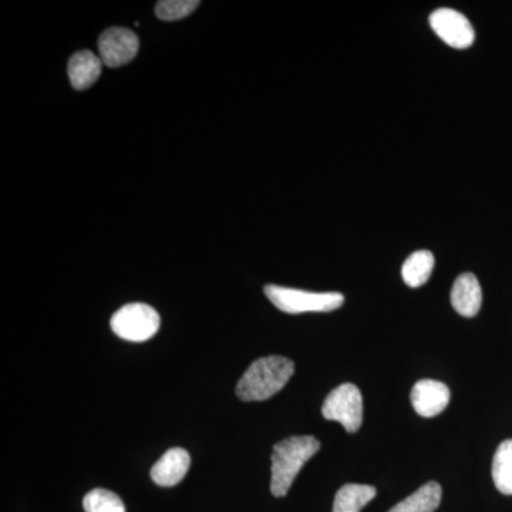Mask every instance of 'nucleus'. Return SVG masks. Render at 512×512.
I'll use <instances>...</instances> for the list:
<instances>
[{
  "label": "nucleus",
  "instance_id": "10",
  "mask_svg": "<svg viewBox=\"0 0 512 512\" xmlns=\"http://www.w3.org/2000/svg\"><path fill=\"white\" fill-rule=\"evenodd\" d=\"M451 305L458 315L464 318H474L481 309L483 303V291L480 282L474 274L458 276L451 289Z\"/></svg>",
  "mask_w": 512,
  "mask_h": 512
},
{
  "label": "nucleus",
  "instance_id": "6",
  "mask_svg": "<svg viewBox=\"0 0 512 512\" xmlns=\"http://www.w3.org/2000/svg\"><path fill=\"white\" fill-rule=\"evenodd\" d=\"M430 26L446 45L454 49H468L476 40L470 20L454 9L441 8L431 13Z\"/></svg>",
  "mask_w": 512,
  "mask_h": 512
},
{
  "label": "nucleus",
  "instance_id": "12",
  "mask_svg": "<svg viewBox=\"0 0 512 512\" xmlns=\"http://www.w3.org/2000/svg\"><path fill=\"white\" fill-rule=\"evenodd\" d=\"M441 485L436 481L424 484L416 493L394 505L389 512H434L441 503Z\"/></svg>",
  "mask_w": 512,
  "mask_h": 512
},
{
  "label": "nucleus",
  "instance_id": "9",
  "mask_svg": "<svg viewBox=\"0 0 512 512\" xmlns=\"http://www.w3.org/2000/svg\"><path fill=\"white\" fill-rule=\"evenodd\" d=\"M190 466L191 457L187 450L180 447L170 448L151 468V480L160 487H174L184 480Z\"/></svg>",
  "mask_w": 512,
  "mask_h": 512
},
{
  "label": "nucleus",
  "instance_id": "17",
  "mask_svg": "<svg viewBox=\"0 0 512 512\" xmlns=\"http://www.w3.org/2000/svg\"><path fill=\"white\" fill-rule=\"evenodd\" d=\"M200 6L198 0H161L156 6V15L165 22H174L190 16Z\"/></svg>",
  "mask_w": 512,
  "mask_h": 512
},
{
  "label": "nucleus",
  "instance_id": "8",
  "mask_svg": "<svg viewBox=\"0 0 512 512\" xmlns=\"http://www.w3.org/2000/svg\"><path fill=\"white\" fill-rule=\"evenodd\" d=\"M451 393L446 384L437 382V380H420L414 384L410 400H412L413 409L421 417H436L443 413L450 403Z\"/></svg>",
  "mask_w": 512,
  "mask_h": 512
},
{
  "label": "nucleus",
  "instance_id": "14",
  "mask_svg": "<svg viewBox=\"0 0 512 512\" xmlns=\"http://www.w3.org/2000/svg\"><path fill=\"white\" fill-rule=\"evenodd\" d=\"M434 268V255L430 251H417L403 264L404 284L410 288H420L429 281Z\"/></svg>",
  "mask_w": 512,
  "mask_h": 512
},
{
  "label": "nucleus",
  "instance_id": "16",
  "mask_svg": "<svg viewBox=\"0 0 512 512\" xmlns=\"http://www.w3.org/2000/svg\"><path fill=\"white\" fill-rule=\"evenodd\" d=\"M83 508L86 512H126V507L119 495L104 488H96L86 494Z\"/></svg>",
  "mask_w": 512,
  "mask_h": 512
},
{
  "label": "nucleus",
  "instance_id": "15",
  "mask_svg": "<svg viewBox=\"0 0 512 512\" xmlns=\"http://www.w3.org/2000/svg\"><path fill=\"white\" fill-rule=\"evenodd\" d=\"M493 480L504 495H512V439L500 444L494 454Z\"/></svg>",
  "mask_w": 512,
  "mask_h": 512
},
{
  "label": "nucleus",
  "instance_id": "4",
  "mask_svg": "<svg viewBox=\"0 0 512 512\" xmlns=\"http://www.w3.org/2000/svg\"><path fill=\"white\" fill-rule=\"evenodd\" d=\"M160 315L146 303H128L111 318V329L128 342H146L160 329Z\"/></svg>",
  "mask_w": 512,
  "mask_h": 512
},
{
  "label": "nucleus",
  "instance_id": "11",
  "mask_svg": "<svg viewBox=\"0 0 512 512\" xmlns=\"http://www.w3.org/2000/svg\"><path fill=\"white\" fill-rule=\"evenodd\" d=\"M100 57L94 55L90 50H82L69 60V79L73 89L86 90L92 87L99 80L101 73Z\"/></svg>",
  "mask_w": 512,
  "mask_h": 512
},
{
  "label": "nucleus",
  "instance_id": "7",
  "mask_svg": "<svg viewBox=\"0 0 512 512\" xmlns=\"http://www.w3.org/2000/svg\"><path fill=\"white\" fill-rule=\"evenodd\" d=\"M140 40L133 30L110 28L101 33L99 52L101 62L109 67H120L136 57Z\"/></svg>",
  "mask_w": 512,
  "mask_h": 512
},
{
  "label": "nucleus",
  "instance_id": "1",
  "mask_svg": "<svg viewBox=\"0 0 512 512\" xmlns=\"http://www.w3.org/2000/svg\"><path fill=\"white\" fill-rule=\"evenodd\" d=\"M295 372L292 360L268 356L255 360L237 384V396L244 402H262L281 392Z\"/></svg>",
  "mask_w": 512,
  "mask_h": 512
},
{
  "label": "nucleus",
  "instance_id": "13",
  "mask_svg": "<svg viewBox=\"0 0 512 512\" xmlns=\"http://www.w3.org/2000/svg\"><path fill=\"white\" fill-rule=\"evenodd\" d=\"M376 497V488L365 484H345L335 495L333 512H360Z\"/></svg>",
  "mask_w": 512,
  "mask_h": 512
},
{
  "label": "nucleus",
  "instance_id": "5",
  "mask_svg": "<svg viewBox=\"0 0 512 512\" xmlns=\"http://www.w3.org/2000/svg\"><path fill=\"white\" fill-rule=\"evenodd\" d=\"M326 420L338 421L348 433H356L363 423V397L359 387L343 383L332 390L322 406Z\"/></svg>",
  "mask_w": 512,
  "mask_h": 512
},
{
  "label": "nucleus",
  "instance_id": "2",
  "mask_svg": "<svg viewBox=\"0 0 512 512\" xmlns=\"http://www.w3.org/2000/svg\"><path fill=\"white\" fill-rule=\"evenodd\" d=\"M319 448V440L312 436L288 437L275 444L271 467V491L275 497L288 494L303 466L318 453Z\"/></svg>",
  "mask_w": 512,
  "mask_h": 512
},
{
  "label": "nucleus",
  "instance_id": "3",
  "mask_svg": "<svg viewBox=\"0 0 512 512\" xmlns=\"http://www.w3.org/2000/svg\"><path fill=\"white\" fill-rule=\"evenodd\" d=\"M265 295L279 311L289 315L306 312H332L342 308L345 296L339 292H308L285 286L266 285Z\"/></svg>",
  "mask_w": 512,
  "mask_h": 512
}]
</instances>
